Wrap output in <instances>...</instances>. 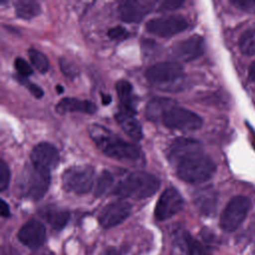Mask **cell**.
Segmentation results:
<instances>
[{"mask_svg": "<svg viewBox=\"0 0 255 255\" xmlns=\"http://www.w3.org/2000/svg\"><path fill=\"white\" fill-rule=\"evenodd\" d=\"M174 166L177 176L188 183L205 182L213 176L216 170L215 163L204 154L203 150L183 157Z\"/></svg>", "mask_w": 255, "mask_h": 255, "instance_id": "7a4b0ae2", "label": "cell"}, {"mask_svg": "<svg viewBox=\"0 0 255 255\" xmlns=\"http://www.w3.org/2000/svg\"><path fill=\"white\" fill-rule=\"evenodd\" d=\"M183 4L180 0H165L160 4V10H175Z\"/></svg>", "mask_w": 255, "mask_h": 255, "instance_id": "836d02e7", "label": "cell"}, {"mask_svg": "<svg viewBox=\"0 0 255 255\" xmlns=\"http://www.w3.org/2000/svg\"><path fill=\"white\" fill-rule=\"evenodd\" d=\"M154 3L140 0L123 1L119 6L120 17L125 22H138L152 9Z\"/></svg>", "mask_w": 255, "mask_h": 255, "instance_id": "9a60e30c", "label": "cell"}, {"mask_svg": "<svg viewBox=\"0 0 255 255\" xmlns=\"http://www.w3.org/2000/svg\"><path fill=\"white\" fill-rule=\"evenodd\" d=\"M50 171L38 168L31 164L25 168L19 182L22 195L33 200L42 198L50 185Z\"/></svg>", "mask_w": 255, "mask_h": 255, "instance_id": "277c9868", "label": "cell"}, {"mask_svg": "<svg viewBox=\"0 0 255 255\" xmlns=\"http://www.w3.org/2000/svg\"><path fill=\"white\" fill-rule=\"evenodd\" d=\"M44 217L47 222L56 230H61L69 221L70 214L68 211L60 209H49L45 212Z\"/></svg>", "mask_w": 255, "mask_h": 255, "instance_id": "603a6c76", "label": "cell"}, {"mask_svg": "<svg viewBox=\"0 0 255 255\" xmlns=\"http://www.w3.org/2000/svg\"><path fill=\"white\" fill-rule=\"evenodd\" d=\"M60 69L62 73L67 76L68 78H75L76 76L79 75V69L76 66L75 63H73L71 60L62 57L60 59Z\"/></svg>", "mask_w": 255, "mask_h": 255, "instance_id": "83f0119b", "label": "cell"}, {"mask_svg": "<svg viewBox=\"0 0 255 255\" xmlns=\"http://www.w3.org/2000/svg\"><path fill=\"white\" fill-rule=\"evenodd\" d=\"M240 51L247 56L255 55V26L246 30L239 39Z\"/></svg>", "mask_w": 255, "mask_h": 255, "instance_id": "d4e9b609", "label": "cell"}, {"mask_svg": "<svg viewBox=\"0 0 255 255\" xmlns=\"http://www.w3.org/2000/svg\"><path fill=\"white\" fill-rule=\"evenodd\" d=\"M250 200L242 195L233 197L220 216V227L226 232L235 231L245 220L250 208Z\"/></svg>", "mask_w": 255, "mask_h": 255, "instance_id": "52a82bcc", "label": "cell"}, {"mask_svg": "<svg viewBox=\"0 0 255 255\" xmlns=\"http://www.w3.org/2000/svg\"><path fill=\"white\" fill-rule=\"evenodd\" d=\"M94 168L90 165L70 166L62 174L63 187L76 194L88 193L94 183Z\"/></svg>", "mask_w": 255, "mask_h": 255, "instance_id": "5b68a950", "label": "cell"}, {"mask_svg": "<svg viewBox=\"0 0 255 255\" xmlns=\"http://www.w3.org/2000/svg\"><path fill=\"white\" fill-rule=\"evenodd\" d=\"M187 26L186 19L181 15H170L149 20L145 28L153 35L168 38L186 30Z\"/></svg>", "mask_w": 255, "mask_h": 255, "instance_id": "ba28073f", "label": "cell"}, {"mask_svg": "<svg viewBox=\"0 0 255 255\" xmlns=\"http://www.w3.org/2000/svg\"><path fill=\"white\" fill-rule=\"evenodd\" d=\"M173 106L174 102L169 99H154L146 107V116L150 121H161L163 114Z\"/></svg>", "mask_w": 255, "mask_h": 255, "instance_id": "44dd1931", "label": "cell"}, {"mask_svg": "<svg viewBox=\"0 0 255 255\" xmlns=\"http://www.w3.org/2000/svg\"><path fill=\"white\" fill-rule=\"evenodd\" d=\"M112 102V97L110 95H106V94H102V104L103 105H109Z\"/></svg>", "mask_w": 255, "mask_h": 255, "instance_id": "74e56055", "label": "cell"}, {"mask_svg": "<svg viewBox=\"0 0 255 255\" xmlns=\"http://www.w3.org/2000/svg\"><path fill=\"white\" fill-rule=\"evenodd\" d=\"M31 163L48 171H51L59 163L60 155L57 148L49 142H40L36 144L30 154Z\"/></svg>", "mask_w": 255, "mask_h": 255, "instance_id": "4fadbf2b", "label": "cell"}, {"mask_svg": "<svg viewBox=\"0 0 255 255\" xmlns=\"http://www.w3.org/2000/svg\"><path fill=\"white\" fill-rule=\"evenodd\" d=\"M35 255H48L47 253H40V254H35Z\"/></svg>", "mask_w": 255, "mask_h": 255, "instance_id": "ab89813d", "label": "cell"}, {"mask_svg": "<svg viewBox=\"0 0 255 255\" xmlns=\"http://www.w3.org/2000/svg\"><path fill=\"white\" fill-rule=\"evenodd\" d=\"M205 50V43L201 36L193 35L172 46L171 57L180 62H190L199 58Z\"/></svg>", "mask_w": 255, "mask_h": 255, "instance_id": "8fae6325", "label": "cell"}, {"mask_svg": "<svg viewBox=\"0 0 255 255\" xmlns=\"http://www.w3.org/2000/svg\"><path fill=\"white\" fill-rule=\"evenodd\" d=\"M183 76V67L177 62H162L149 67L145 72L146 80L153 85L174 83Z\"/></svg>", "mask_w": 255, "mask_h": 255, "instance_id": "9c48e42d", "label": "cell"}, {"mask_svg": "<svg viewBox=\"0 0 255 255\" xmlns=\"http://www.w3.org/2000/svg\"><path fill=\"white\" fill-rule=\"evenodd\" d=\"M114 181V177L112 173L108 170H103L99 177L97 178L96 185H95V192L96 196H101L112 186Z\"/></svg>", "mask_w": 255, "mask_h": 255, "instance_id": "4316f807", "label": "cell"}, {"mask_svg": "<svg viewBox=\"0 0 255 255\" xmlns=\"http://www.w3.org/2000/svg\"><path fill=\"white\" fill-rule=\"evenodd\" d=\"M108 36L112 40L122 41V40H125L126 38H128V33L123 26H116V27H113V28L109 29Z\"/></svg>", "mask_w": 255, "mask_h": 255, "instance_id": "d6a6232c", "label": "cell"}, {"mask_svg": "<svg viewBox=\"0 0 255 255\" xmlns=\"http://www.w3.org/2000/svg\"><path fill=\"white\" fill-rule=\"evenodd\" d=\"M249 78H250V80L255 82V61L251 64V66L249 68Z\"/></svg>", "mask_w": 255, "mask_h": 255, "instance_id": "8d00e7d4", "label": "cell"}, {"mask_svg": "<svg viewBox=\"0 0 255 255\" xmlns=\"http://www.w3.org/2000/svg\"><path fill=\"white\" fill-rule=\"evenodd\" d=\"M160 186L159 179L144 171H134L121 180L114 189V194L126 198L142 199L153 195Z\"/></svg>", "mask_w": 255, "mask_h": 255, "instance_id": "3957f363", "label": "cell"}, {"mask_svg": "<svg viewBox=\"0 0 255 255\" xmlns=\"http://www.w3.org/2000/svg\"><path fill=\"white\" fill-rule=\"evenodd\" d=\"M131 205L125 200L112 202L104 207L99 215V222L104 228L115 227L124 222L130 214Z\"/></svg>", "mask_w": 255, "mask_h": 255, "instance_id": "7c38bea8", "label": "cell"}, {"mask_svg": "<svg viewBox=\"0 0 255 255\" xmlns=\"http://www.w3.org/2000/svg\"><path fill=\"white\" fill-rule=\"evenodd\" d=\"M15 12L18 18L30 20L41 12V6L38 2L32 0H21L16 2Z\"/></svg>", "mask_w": 255, "mask_h": 255, "instance_id": "7402d4cb", "label": "cell"}, {"mask_svg": "<svg viewBox=\"0 0 255 255\" xmlns=\"http://www.w3.org/2000/svg\"><path fill=\"white\" fill-rule=\"evenodd\" d=\"M97 110V107L91 101L79 100L75 98H64L56 106V112L64 115L67 113L81 112L86 114H94Z\"/></svg>", "mask_w": 255, "mask_h": 255, "instance_id": "ac0fdd59", "label": "cell"}, {"mask_svg": "<svg viewBox=\"0 0 255 255\" xmlns=\"http://www.w3.org/2000/svg\"><path fill=\"white\" fill-rule=\"evenodd\" d=\"M17 80H18L23 86H25V88H27V89L29 90V92H30L31 94H33L34 97H36V98H38V99H40V98L43 97L44 92H43V90H42L39 86L35 85L34 83H31V82L28 81L26 78L21 77V76L18 77Z\"/></svg>", "mask_w": 255, "mask_h": 255, "instance_id": "f546056e", "label": "cell"}, {"mask_svg": "<svg viewBox=\"0 0 255 255\" xmlns=\"http://www.w3.org/2000/svg\"><path fill=\"white\" fill-rule=\"evenodd\" d=\"M17 237L22 244L33 249L39 248L46 240V228L40 221L31 219L20 228Z\"/></svg>", "mask_w": 255, "mask_h": 255, "instance_id": "5bb4252c", "label": "cell"}, {"mask_svg": "<svg viewBox=\"0 0 255 255\" xmlns=\"http://www.w3.org/2000/svg\"><path fill=\"white\" fill-rule=\"evenodd\" d=\"M133 112L120 109L116 115L117 122L122 127L123 130L132 139L139 140L142 137V130L139 122L134 118Z\"/></svg>", "mask_w": 255, "mask_h": 255, "instance_id": "e0dca14e", "label": "cell"}, {"mask_svg": "<svg viewBox=\"0 0 255 255\" xmlns=\"http://www.w3.org/2000/svg\"><path fill=\"white\" fill-rule=\"evenodd\" d=\"M184 205L180 193L173 187H167L160 194L154 208V216L157 220L163 221L182 210Z\"/></svg>", "mask_w": 255, "mask_h": 255, "instance_id": "30bf717a", "label": "cell"}, {"mask_svg": "<svg viewBox=\"0 0 255 255\" xmlns=\"http://www.w3.org/2000/svg\"><path fill=\"white\" fill-rule=\"evenodd\" d=\"M194 202L201 213L205 215H210L214 212L216 208V192L209 188L200 189L194 196Z\"/></svg>", "mask_w": 255, "mask_h": 255, "instance_id": "d6986e66", "label": "cell"}, {"mask_svg": "<svg viewBox=\"0 0 255 255\" xmlns=\"http://www.w3.org/2000/svg\"><path fill=\"white\" fill-rule=\"evenodd\" d=\"M162 124L168 128L181 131H193L201 128L202 119L192 111L173 106L167 110L162 118Z\"/></svg>", "mask_w": 255, "mask_h": 255, "instance_id": "8992f818", "label": "cell"}, {"mask_svg": "<svg viewBox=\"0 0 255 255\" xmlns=\"http://www.w3.org/2000/svg\"><path fill=\"white\" fill-rule=\"evenodd\" d=\"M181 240L187 255H211V253L189 233L183 232Z\"/></svg>", "mask_w": 255, "mask_h": 255, "instance_id": "cb8c5ba5", "label": "cell"}, {"mask_svg": "<svg viewBox=\"0 0 255 255\" xmlns=\"http://www.w3.org/2000/svg\"><path fill=\"white\" fill-rule=\"evenodd\" d=\"M100 255H121L120 251L115 247H108L105 248Z\"/></svg>", "mask_w": 255, "mask_h": 255, "instance_id": "d590c367", "label": "cell"}, {"mask_svg": "<svg viewBox=\"0 0 255 255\" xmlns=\"http://www.w3.org/2000/svg\"><path fill=\"white\" fill-rule=\"evenodd\" d=\"M11 172L9 166L4 160L0 161V190L4 191L10 183Z\"/></svg>", "mask_w": 255, "mask_h": 255, "instance_id": "f1b7e54d", "label": "cell"}, {"mask_svg": "<svg viewBox=\"0 0 255 255\" xmlns=\"http://www.w3.org/2000/svg\"><path fill=\"white\" fill-rule=\"evenodd\" d=\"M202 150V145L198 140L193 138L179 137L175 139L168 148L167 158L172 165H175L183 157Z\"/></svg>", "mask_w": 255, "mask_h": 255, "instance_id": "2e32d148", "label": "cell"}, {"mask_svg": "<svg viewBox=\"0 0 255 255\" xmlns=\"http://www.w3.org/2000/svg\"><path fill=\"white\" fill-rule=\"evenodd\" d=\"M89 133L98 148L109 157L134 160L139 156V148L136 145L124 140L105 127L92 125L89 128Z\"/></svg>", "mask_w": 255, "mask_h": 255, "instance_id": "6da1fadb", "label": "cell"}, {"mask_svg": "<svg viewBox=\"0 0 255 255\" xmlns=\"http://www.w3.org/2000/svg\"><path fill=\"white\" fill-rule=\"evenodd\" d=\"M56 90H57V92H58L59 94H61V93L64 91V88H63L62 86H60V85H59V86H57V87H56Z\"/></svg>", "mask_w": 255, "mask_h": 255, "instance_id": "f35d334b", "label": "cell"}, {"mask_svg": "<svg viewBox=\"0 0 255 255\" xmlns=\"http://www.w3.org/2000/svg\"><path fill=\"white\" fill-rule=\"evenodd\" d=\"M230 3L244 12L255 13V0H231Z\"/></svg>", "mask_w": 255, "mask_h": 255, "instance_id": "1f68e13d", "label": "cell"}, {"mask_svg": "<svg viewBox=\"0 0 255 255\" xmlns=\"http://www.w3.org/2000/svg\"><path fill=\"white\" fill-rule=\"evenodd\" d=\"M28 55H29V59L32 63V65L42 74L46 73L49 69V61L47 59V57L40 51L36 50V49H30L28 51Z\"/></svg>", "mask_w": 255, "mask_h": 255, "instance_id": "484cf974", "label": "cell"}, {"mask_svg": "<svg viewBox=\"0 0 255 255\" xmlns=\"http://www.w3.org/2000/svg\"><path fill=\"white\" fill-rule=\"evenodd\" d=\"M116 91L118 94V97L121 102V109L133 112V104H132V86L131 84L127 80H120L116 84Z\"/></svg>", "mask_w": 255, "mask_h": 255, "instance_id": "ffe728a7", "label": "cell"}, {"mask_svg": "<svg viewBox=\"0 0 255 255\" xmlns=\"http://www.w3.org/2000/svg\"><path fill=\"white\" fill-rule=\"evenodd\" d=\"M0 213L2 217H9L10 216V208L9 205L6 203L4 199H1V206H0Z\"/></svg>", "mask_w": 255, "mask_h": 255, "instance_id": "e575fe53", "label": "cell"}, {"mask_svg": "<svg viewBox=\"0 0 255 255\" xmlns=\"http://www.w3.org/2000/svg\"><path fill=\"white\" fill-rule=\"evenodd\" d=\"M14 64H15L16 70L18 71V73L21 77L26 78V77L31 76L33 74V70L31 68V66L25 60H23L22 58H17L15 60Z\"/></svg>", "mask_w": 255, "mask_h": 255, "instance_id": "4dcf8cb0", "label": "cell"}]
</instances>
